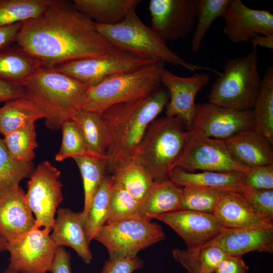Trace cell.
<instances>
[{"mask_svg":"<svg viewBox=\"0 0 273 273\" xmlns=\"http://www.w3.org/2000/svg\"><path fill=\"white\" fill-rule=\"evenodd\" d=\"M16 42L48 67L103 56L119 49L95 29L92 20L68 2L58 0L38 16L22 22Z\"/></svg>","mask_w":273,"mask_h":273,"instance_id":"1","label":"cell"},{"mask_svg":"<svg viewBox=\"0 0 273 273\" xmlns=\"http://www.w3.org/2000/svg\"><path fill=\"white\" fill-rule=\"evenodd\" d=\"M168 100V92L160 87L144 98L114 105L101 114L105 131L108 170L112 172L134 159L149 126Z\"/></svg>","mask_w":273,"mask_h":273,"instance_id":"2","label":"cell"},{"mask_svg":"<svg viewBox=\"0 0 273 273\" xmlns=\"http://www.w3.org/2000/svg\"><path fill=\"white\" fill-rule=\"evenodd\" d=\"M26 98L44 115L47 128L61 129L73 113L82 108L88 87L53 67H39L23 86Z\"/></svg>","mask_w":273,"mask_h":273,"instance_id":"3","label":"cell"},{"mask_svg":"<svg viewBox=\"0 0 273 273\" xmlns=\"http://www.w3.org/2000/svg\"><path fill=\"white\" fill-rule=\"evenodd\" d=\"M95 29L116 48L147 58L156 63L179 66L191 71L206 70L219 75L220 72L209 67L188 62L171 50L150 26L140 18L135 9L120 23L111 25L93 21Z\"/></svg>","mask_w":273,"mask_h":273,"instance_id":"4","label":"cell"},{"mask_svg":"<svg viewBox=\"0 0 273 273\" xmlns=\"http://www.w3.org/2000/svg\"><path fill=\"white\" fill-rule=\"evenodd\" d=\"M184 124L176 117L155 119L138 148L134 159L151 174L155 181L169 178L172 170L189 138Z\"/></svg>","mask_w":273,"mask_h":273,"instance_id":"5","label":"cell"},{"mask_svg":"<svg viewBox=\"0 0 273 273\" xmlns=\"http://www.w3.org/2000/svg\"><path fill=\"white\" fill-rule=\"evenodd\" d=\"M164 64L156 63L119 74L88 87L82 109L101 114L109 107L144 98L161 87Z\"/></svg>","mask_w":273,"mask_h":273,"instance_id":"6","label":"cell"},{"mask_svg":"<svg viewBox=\"0 0 273 273\" xmlns=\"http://www.w3.org/2000/svg\"><path fill=\"white\" fill-rule=\"evenodd\" d=\"M256 50L226 61L222 73L208 96L209 103L231 109L252 110L262 79L257 68Z\"/></svg>","mask_w":273,"mask_h":273,"instance_id":"7","label":"cell"},{"mask_svg":"<svg viewBox=\"0 0 273 273\" xmlns=\"http://www.w3.org/2000/svg\"><path fill=\"white\" fill-rule=\"evenodd\" d=\"M162 227L152 219L134 217L100 228L93 239L107 249L109 259L134 258L141 250L165 238Z\"/></svg>","mask_w":273,"mask_h":273,"instance_id":"8","label":"cell"},{"mask_svg":"<svg viewBox=\"0 0 273 273\" xmlns=\"http://www.w3.org/2000/svg\"><path fill=\"white\" fill-rule=\"evenodd\" d=\"M156 63L118 49L103 56L68 61L53 68L90 87L111 76L134 71Z\"/></svg>","mask_w":273,"mask_h":273,"instance_id":"9","label":"cell"},{"mask_svg":"<svg viewBox=\"0 0 273 273\" xmlns=\"http://www.w3.org/2000/svg\"><path fill=\"white\" fill-rule=\"evenodd\" d=\"M61 172L45 161L34 169L27 183V204L32 212L35 225L52 231L56 214L63 197Z\"/></svg>","mask_w":273,"mask_h":273,"instance_id":"10","label":"cell"},{"mask_svg":"<svg viewBox=\"0 0 273 273\" xmlns=\"http://www.w3.org/2000/svg\"><path fill=\"white\" fill-rule=\"evenodd\" d=\"M51 232L35 226L19 238L7 242L10 262L4 273L50 272L58 248Z\"/></svg>","mask_w":273,"mask_h":273,"instance_id":"11","label":"cell"},{"mask_svg":"<svg viewBox=\"0 0 273 273\" xmlns=\"http://www.w3.org/2000/svg\"><path fill=\"white\" fill-rule=\"evenodd\" d=\"M175 167L189 172L201 170L238 172L246 174L251 169L233 157L225 141L201 136L190 132L189 140Z\"/></svg>","mask_w":273,"mask_h":273,"instance_id":"12","label":"cell"},{"mask_svg":"<svg viewBox=\"0 0 273 273\" xmlns=\"http://www.w3.org/2000/svg\"><path fill=\"white\" fill-rule=\"evenodd\" d=\"M252 110L231 109L210 103L196 104L189 131L208 138L226 140L253 127Z\"/></svg>","mask_w":273,"mask_h":273,"instance_id":"13","label":"cell"},{"mask_svg":"<svg viewBox=\"0 0 273 273\" xmlns=\"http://www.w3.org/2000/svg\"><path fill=\"white\" fill-rule=\"evenodd\" d=\"M199 0H151V27L166 42L183 39L193 32Z\"/></svg>","mask_w":273,"mask_h":273,"instance_id":"14","label":"cell"},{"mask_svg":"<svg viewBox=\"0 0 273 273\" xmlns=\"http://www.w3.org/2000/svg\"><path fill=\"white\" fill-rule=\"evenodd\" d=\"M171 228L189 250L197 251L214 240L226 228L211 213L188 210L153 216Z\"/></svg>","mask_w":273,"mask_h":273,"instance_id":"15","label":"cell"},{"mask_svg":"<svg viewBox=\"0 0 273 273\" xmlns=\"http://www.w3.org/2000/svg\"><path fill=\"white\" fill-rule=\"evenodd\" d=\"M160 78L169 95L166 116L176 117L189 127L195 113L196 95L208 84L210 76L206 72H201L181 77L163 67Z\"/></svg>","mask_w":273,"mask_h":273,"instance_id":"16","label":"cell"},{"mask_svg":"<svg viewBox=\"0 0 273 273\" xmlns=\"http://www.w3.org/2000/svg\"><path fill=\"white\" fill-rule=\"evenodd\" d=\"M223 31L233 43L250 41L258 35H273V14L251 9L241 0H231L223 17Z\"/></svg>","mask_w":273,"mask_h":273,"instance_id":"17","label":"cell"},{"mask_svg":"<svg viewBox=\"0 0 273 273\" xmlns=\"http://www.w3.org/2000/svg\"><path fill=\"white\" fill-rule=\"evenodd\" d=\"M35 223L20 185L0 193V234L7 242L27 234Z\"/></svg>","mask_w":273,"mask_h":273,"instance_id":"18","label":"cell"},{"mask_svg":"<svg viewBox=\"0 0 273 273\" xmlns=\"http://www.w3.org/2000/svg\"><path fill=\"white\" fill-rule=\"evenodd\" d=\"M208 245L216 246L232 256L242 257L251 252L272 254L273 228H225Z\"/></svg>","mask_w":273,"mask_h":273,"instance_id":"19","label":"cell"},{"mask_svg":"<svg viewBox=\"0 0 273 273\" xmlns=\"http://www.w3.org/2000/svg\"><path fill=\"white\" fill-rule=\"evenodd\" d=\"M50 235L57 247L72 248L85 264L93 259L81 213L69 208H59Z\"/></svg>","mask_w":273,"mask_h":273,"instance_id":"20","label":"cell"},{"mask_svg":"<svg viewBox=\"0 0 273 273\" xmlns=\"http://www.w3.org/2000/svg\"><path fill=\"white\" fill-rule=\"evenodd\" d=\"M229 152L249 168L273 164L272 144L253 127L225 140Z\"/></svg>","mask_w":273,"mask_h":273,"instance_id":"21","label":"cell"},{"mask_svg":"<svg viewBox=\"0 0 273 273\" xmlns=\"http://www.w3.org/2000/svg\"><path fill=\"white\" fill-rule=\"evenodd\" d=\"M213 214L226 228L272 229L273 224L259 215L240 194L225 192Z\"/></svg>","mask_w":273,"mask_h":273,"instance_id":"22","label":"cell"},{"mask_svg":"<svg viewBox=\"0 0 273 273\" xmlns=\"http://www.w3.org/2000/svg\"><path fill=\"white\" fill-rule=\"evenodd\" d=\"M245 174L238 172H189L175 167L170 174L169 179L182 187H200L225 192L239 193L245 186Z\"/></svg>","mask_w":273,"mask_h":273,"instance_id":"23","label":"cell"},{"mask_svg":"<svg viewBox=\"0 0 273 273\" xmlns=\"http://www.w3.org/2000/svg\"><path fill=\"white\" fill-rule=\"evenodd\" d=\"M140 0H74L73 7L93 21L111 25L122 22Z\"/></svg>","mask_w":273,"mask_h":273,"instance_id":"24","label":"cell"},{"mask_svg":"<svg viewBox=\"0 0 273 273\" xmlns=\"http://www.w3.org/2000/svg\"><path fill=\"white\" fill-rule=\"evenodd\" d=\"M183 187L171 179L155 181L140 202V216L151 219L153 216L180 209Z\"/></svg>","mask_w":273,"mask_h":273,"instance_id":"25","label":"cell"},{"mask_svg":"<svg viewBox=\"0 0 273 273\" xmlns=\"http://www.w3.org/2000/svg\"><path fill=\"white\" fill-rule=\"evenodd\" d=\"M18 47L0 53V79L23 87L41 65L36 58Z\"/></svg>","mask_w":273,"mask_h":273,"instance_id":"26","label":"cell"},{"mask_svg":"<svg viewBox=\"0 0 273 273\" xmlns=\"http://www.w3.org/2000/svg\"><path fill=\"white\" fill-rule=\"evenodd\" d=\"M252 111L253 128L273 144L272 65L264 72Z\"/></svg>","mask_w":273,"mask_h":273,"instance_id":"27","label":"cell"},{"mask_svg":"<svg viewBox=\"0 0 273 273\" xmlns=\"http://www.w3.org/2000/svg\"><path fill=\"white\" fill-rule=\"evenodd\" d=\"M44 118V115L26 97L7 102L0 107V132L4 136Z\"/></svg>","mask_w":273,"mask_h":273,"instance_id":"28","label":"cell"},{"mask_svg":"<svg viewBox=\"0 0 273 273\" xmlns=\"http://www.w3.org/2000/svg\"><path fill=\"white\" fill-rule=\"evenodd\" d=\"M229 255L219 247L208 245L197 251L175 249L172 250L174 260L188 273H214L220 262Z\"/></svg>","mask_w":273,"mask_h":273,"instance_id":"29","label":"cell"},{"mask_svg":"<svg viewBox=\"0 0 273 273\" xmlns=\"http://www.w3.org/2000/svg\"><path fill=\"white\" fill-rule=\"evenodd\" d=\"M71 119L78 126L89 154L107 158L105 131L101 115L81 108L73 113Z\"/></svg>","mask_w":273,"mask_h":273,"instance_id":"30","label":"cell"},{"mask_svg":"<svg viewBox=\"0 0 273 273\" xmlns=\"http://www.w3.org/2000/svg\"><path fill=\"white\" fill-rule=\"evenodd\" d=\"M112 173L113 182L121 185L139 203L155 182L149 171L135 159L117 167Z\"/></svg>","mask_w":273,"mask_h":273,"instance_id":"31","label":"cell"},{"mask_svg":"<svg viewBox=\"0 0 273 273\" xmlns=\"http://www.w3.org/2000/svg\"><path fill=\"white\" fill-rule=\"evenodd\" d=\"M73 159L80 170L83 181L84 206L81 213L85 226L90 204L107 170V158L83 155Z\"/></svg>","mask_w":273,"mask_h":273,"instance_id":"32","label":"cell"},{"mask_svg":"<svg viewBox=\"0 0 273 273\" xmlns=\"http://www.w3.org/2000/svg\"><path fill=\"white\" fill-rule=\"evenodd\" d=\"M113 184L111 176L105 175L90 204L85 221V231L89 244L109 218Z\"/></svg>","mask_w":273,"mask_h":273,"instance_id":"33","label":"cell"},{"mask_svg":"<svg viewBox=\"0 0 273 273\" xmlns=\"http://www.w3.org/2000/svg\"><path fill=\"white\" fill-rule=\"evenodd\" d=\"M56 0H0V26L35 18Z\"/></svg>","mask_w":273,"mask_h":273,"instance_id":"34","label":"cell"},{"mask_svg":"<svg viewBox=\"0 0 273 273\" xmlns=\"http://www.w3.org/2000/svg\"><path fill=\"white\" fill-rule=\"evenodd\" d=\"M231 0H199L196 22L191 41V49L197 53L205 35L213 22L223 17Z\"/></svg>","mask_w":273,"mask_h":273,"instance_id":"35","label":"cell"},{"mask_svg":"<svg viewBox=\"0 0 273 273\" xmlns=\"http://www.w3.org/2000/svg\"><path fill=\"white\" fill-rule=\"evenodd\" d=\"M3 142L11 156L16 161L32 162L38 145L35 123L23 127L4 136Z\"/></svg>","mask_w":273,"mask_h":273,"instance_id":"36","label":"cell"},{"mask_svg":"<svg viewBox=\"0 0 273 273\" xmlns=\"http://www.w3.org/2000/svg\"><path fill=\"white\" fill-rule=\"evenodd\" d=\"M225 193L208 188L183 187L180 209L213 214Z\"/></svg>","mask_w":273,"mask_h":273,"instance_id":"37","label":"cell"},{"mask_svg":"<svg viewBox=\"0 0 273 273\" xmlns=\"http://www.w3.org/2000/svg\"><path fill=\"white\" fill-rule=\"evenodd\" d=\"M33 170L32 162L15 160L0 138V193L19 185L22 180L30 176Z\"/></svg>","mask_w":273,"mask_h":273,"instance_id":"38","label":"cell"},{"mask_svg":"<svg viewBox=\"0 0 273 273\" xmlns=\"http://www.w3.org/2000/svg\"><path fill=\"white\" fill-rule=\"evenodd\" d=\"M61 129L62 143L60 149L55 156L56 161L61 162L69 158L91 155L87 150L83 136L74 121L72 119L66 121Z\"/></svg>","mask_w":273,"mask_h":273,"instance_id":"39","label":"cell"},{"mask_svg":"<svg viewBox=\"0 0 273 273\" xmlns=\"http://www.w3.org/2000/svg\"><path fill=\"white\" fill-rule=\"evenodd\" d=\"M140 203L121 185L113 184L109 218L106 223L140 216Z\"/></svg>","mask_w":273,"mask_h":273,"instance_id":"40","label":"cell"},{"mask_svg":"<svg viewBox=\"0 0 273 273\" xmlns=\"http://www.w3.org/2000/svg\"><path fill=\"white\" fill-rule=\"evenodd\" d=\"M238 193L259 215L273 224V190L256 189L243 186Z\"/></svg>","mask_w":273,"mask_h":273,"instance_id":"41","label":"cell"},{"mask_svg":"<svg viewBox=\"0 0 273 273\" xmlns=\"http://www.w3.org/2000/svg\"><path fill=\"white\" fill-rule=\"evenodd\" d=\"M244 185L260 190H273V164L251 168L245 174Z\"/></svg>","mask_w":273,"mask_h":273,"instance_id":"42","label":"cell"},{"mask_svg":"<svg viewBox=\"0 0 273 273\" xmlns=\"http://www.w3.org/2000/svg\"><path fill=\"white\" fill-rule=\"evenodd\" d=\"M144 263L137 257L109 259L106 261L101 273H132L142 268Z\"/></svg>","mask_w":273,"mask_h":273,"instance_id":"43","label":"cell"},{"mask_svg":"<svg viewBox=\"0 0 273 273\" xmlns=\"http://www.w3.org/2000/svg\"><path fill=\"white\" fill-rule=\"evenodd\" d=\"M248 270L242 257L229 255L220 262L214 273H247Z\"/></svg>","mask_w":273,"mask_h":273,"instance_id":"44","label":"cell"},{"mask_svg":"<svg viewBox=\"0 0 273 273\" xmlns=\"http://www.w3.org/2000/svg\"><path fill=\"white\" fill-rule=\"evenodd\" d=\"M22 22L0 26V53L10 48L16 41Z\"/></svg>","mask_w":273,"mask_h":273,"instance_id":"45","label":"cell"},{"mask_svg":"<svg viewBox=\"0 0 273 273\" xmlns=\"http://www.w3.org/2000/svg\"><path fill=\"white\" fill-rule=\"evenodd\" d=\"M26 97L23 86L0 79V103Z\"/></svg>","mask_w":273,"mask_h":273,"instance_id":"46","label":"cell"},{"mask_svg":"<svg viewBox=\"0 0 273 273\" xmlns=\"http://www.w3.org/2000/svg\"><path fill=\"white\" fill-rule=\"evenodd\" d=\"M50 272L72 273L70 255L64 247H58Z\"/></svg>","mask_w":273,"mask_h":273,"instance_id":"47","label":"cell"},{"mask_svg":"<svg viewBox=\"0 0 273 273\" xmlns=\"http://www.w3.org/2000/svg\"><path fill=\"white\" fill-rule=\"evenodd\" d=\"M250 41L254 50H257L258 47L273 49V35H258L251 39Z\"/></svg>","mask_w":273,"mask_h":273,"instance_id":"48","label":"cell"},{"mask_svg":"<svg viewBox=\"0 0 273 273\" xmlns=\"http://www.w3.org/2000/svg\"><path fill=\"white\" fill-rule=\"evenodd\" d=\"M7 242L0 234V252L7 250Z\"/></svg>","mask_w":273,"mask_h":273,"instance_id":"49","label":"cell"}]
</instances>
